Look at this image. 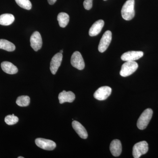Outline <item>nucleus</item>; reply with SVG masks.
<instances>
[{"instance_id": "nucleus-1", "label": "nucleus", "mask_w": 158, "mask_h": 158, "mask_svg": "<svg viewBox=\"0 0 158 158\" xmlns=\"http://www.w3.org/2000/svg\"><path fill=\"white\" fill-rule=\"evenodd\" d=\"M135 0H127L123 6L121 15L123 18L126 20H131L135 15Z\"/></svg>"}, {"instance_id": "nucleus-2", "label": "nucleus", "mask_w": 158, "mask_h": 158, "mask_svg": "<svg viewBox=\"0 0 158 158\" xmlns=\"http://www.w3.org/2000/svg\"><path fill=\"white\" fill-rule=\"evenodd\" d=\"M153 111L152 109H147L141 114L137 121V125L140 130H144L147 127L152 118Z\"/></svg>"}, {"instance_id": "nucleus-3", "label": "nucleus", "mask_w": 158, "mask_h": 158, "mask_svg": "<svg viewBox=\"0 0 158 158\" xmlns=\"http://www.w3.org/2000/svg\"><path fill=\"white\" fill-rule=\"evenodd\" d=\"M138 67V63L135 61H127L122 66L120 75L123 77L129 76L136 71Z\"/></svg>"}, {"instance_id": "nucleus-4", "label": "nucleus", "mask_w": 158, "mask_h": 158, "mask_svg": "<svg viewBox=\"0 0 158 158\" xmlns=\"http://www.w3.org/2000/svg\"><path fill=\"white\" fill-rule=\"evenodd\" d=\"M148 150V144L146 141H142L135 144L133 148V156L134 158H139L145 154Z\"/></svg>"}, {"instance_id": "nucleus-5", "label": "nucleus", "mask_w": 158, "mask_h": 158, "mask_svg": "<svg viewBox=\"0 0 158 158\" xmlns=\"http://www.w3.org/2000/svg\"><path fill=\"white\" fill-rule=\"evenodd\" d=\"M71 63L74 68L83 70L85 67V63L81 54L80 52L76 51L73 54L71 58Z\"/></svg>"}, {"instance_id": "nucleus-6", "label": "nucleus", "mask_w": 158, "mask_h": 158, "mask_svg": "<svg viewBox=\"0 0 158 158\" xmlns=\"http://www.w3.org/2000/svg\"><path fill=\"white\" fill-rule=\"evenodd\" d=\"M112 38V34L111 31H107L103 35L98 47V50L100 52L102 53L106 50L110 45Z\"/></svg>"}, {"instance_id": "nucleus-7", "label": "nucleus", "mask_w": 158, "mask_h": 158, "mask_svg": "<svg viewBox=\"0 0 158 158\" xmlns=\"http://www.w3.org/2000/svg\"><path fill=\"white\" fill-rule=\"evenodd\" d=\"M35 143L38 147L46 150H53L56 146L54 141L42 138H37L35 140Z\"/></svg>"}, {"instance_id": "nucleus-8", "label": "nucleus", "mask_w": 158, "mask_h": 158, "mask_svg": "<svg viewBox=\"0 0 158 158\" xmlns=\"http://www.w3.org/2000/svg\"><path fill=\"white\" fill-rule=\"evenodd\" d=\"M112 92V89L108 86H103L99 88L94 92V97L99 101L105 100L110 96Z\"/></svg>"}, {"instance_id": "nucleus-9", "label": "nucleus", "mask_w": 158, "mask_h": 158, "mask_svg": "<svg viewBox=\"0 0 158 158\" xmlns=\"http://www.w3.org/2000/svg\"><path fill=\"white\" fill-rule=\"evenodd\" d=\"M30 42L31 47L34 51L37 52L41 49L42 46V40L39 32L35 31L32 34L30 39Z\"/></svg>"}, {"instance_id": "nucleus-10", "label": "nucleus", "mask_w": 158, "mask_h": 158, "mask_svg": "<svg viewBox=\"0 0 158 158\" xmlns=\"http://www.w3.org/2000/svg\"><path fill=\"white\" fill-rule=\"evenodd\" d=\"M144 55V53L141 51H129L126 52L122 55L121 59L123 61H135L140 59Z\"/></svg>"}, {"instance_id": "nucleus-11", "label": "nucleus", "mask_w": 158, "mask_h": 158, "mask_svg": "<svg viewBox=\"0 0 158 158\" xmlns=\"http://www.w3.org/2000/svg\"><path fill=\"white\" fill-rule=\"evenodd\" d=\"M63 56L61 53L56 54L52 58L50 63V70L53 75L56 74L62 63Z\"/></svg>"}, {"instance_id": "nucleus-12", "label": "nucleus", "mask_w": 158, "mask_h": 158, "mask_svg": "<svg viewBox=\"0 0 158 158\" xmlns=\"http://www.w3.org/2000/svg\"><path fill=\"white\" fill-rule=\"evenodd\" d=\"M75 99V95L72 91H63L59 93V99L60 104H63L65 102L71 103L74 101Z\"/></svg>"}, {"instance_id": "nucleus-13", "label": "nucleus", "mask_w": 158, "mask_h": 158, "mask_svg": "<svg viewBox=\"0 0 158 158\" xmlns=\"http://www.w3.org/2000/svg\"><path fill=\"white\" fill-rule=\"evenodd\" d=\"M104 25V21L103 20L100 19L97 21L90 28L89 31V35L91 37H94L98 35L102 31Z\"/></svg>"}, {"instance_id": "nucleus-14", "label": "nucleus", "mask_w": 158, "mask_h": 158, "mask_svg": "<svg viewBox=\"0 0 158 158\" xmlns=\"http://www.w3.org/2000/svg\"><path fill=\"white\" fill-rule=\"evenodd\" d=\"M110 150L114 156L120 155L122 150L121 142L118 139H115L111 142L110 145Z\"/></svg>"}, {"instance_id": "nucleus-15", "label": "nucleus", "mask_w": 158, "mask_h": 158, "mask_svg": "<svg viewBox=\"0 0 158 158\" xmlns=\"http://www.w3.org/2000/svg\"><path fill=\"white\" fill-rule=\"evenodd\" d=\"M72 127L78 135L83 139H87L88 134L85 127L79 122L74 120L73 121Z\"/></svg>"}, {"instance_id": "nucleus-16", "label": "nucleus", "mask_w": 158, "mask_h": 158, "mask_svg": "<svg viewBox=\"0 0 158 158\" xmlns=\"http://www.w3.org/2000/svg\"><path fill=\"white\" fill-rule=\"evenodd\" d=\"M1 67L3 71L9 74H15L18 72V69L16 66L11 62L7 61L2 62Z\"/></svg>"}, {"instance_id": "nucleus-17", "label": "nucleus", "mask_w": 158, "mask_h": 158, "mask_svg": "<svg viewBox=\"0 0 158 158\" xmlns=\"http://www.w3.org/2000/svg\"><path fill=\"white\" fill-rule=\"evenodd\" d=\"M15 20L13 15L4 14L0 15V25L3 26H9Z\"/></svg>"}, {"instance_id": "nucleus-18", "label": "nucleus", "mask_w": 158, "mask_h": 158, "mask_svg": "<svg viewBox=\"0 0 158 158\" xmlns=\"http://www.w3.org/2000/svg\"><path fill=\"white\" fill-rule=\"evenodd\" d=\"M57 20L60 27L64 28L67 26L69 22V16L68 14L65 12H61L58 15Z\"/></svg>"}, {"instance_id": "nucleus-19", "label": "nucleus", "mask_w": 158, "mask_h": 158, "mask_svg": "<svg viewBox=\"0 0 158 158\" xmlns=\"http://www.w3.org/2000/svg\"><path fill=\"white\" fill-rule=\"evenodd\" d=\"M0 49L8 52H13L15 49V45L12 43L5 39H0Z\"/></svg>"}, {"instance_id": "nucleus-20", "label": "nucleus", "mask_w": 158, "mask_h": 158, "mask_svg": "<svg viewBox=\"0 0 158 158\" xmlns=\"http://www.w3.org/2000/svg\"><path fill=\"white\" fill-rule=\"evenodd\" d=\"M16 103L20 107L27 106L30 103V97L25 95L19 96L16 100Z\"/></svg>"}, {"instance_id": "nucleus-21", "label": "nucleus", "mask_w": 158, "mask_h": 158, "mask_svg": "<svg viewBox=\"0 0 158 158\" xmlns=\"http://www.w3.org/2000/svg\"><path fill=\"white\" fill-rule=\"evenodd\" d=\"M17 5L23 9L31 10L32 8V4L30 0H15Z\"/></svg>"}, {"instance_id": "nucleus-22", "label": "nucleus", "mask_w": 158, "mask_h": 158, "mask_svg": "<svg viewBox=\"0 0 158 158\" xmlns=\"http://www.w3.org/2000/svg\"><path fill=\"white\" fill-rule=\"evenodd\" d=\"M19 121V118L17 116H15L14 114L8 115L5 118V121L6 124L9 125H12L17 123Z\"/></svg>"}, {"instance_id": "nucleus-23", "label": "nucleus", "mask_w": 158, "mask_h": 158, "mask_svg": "<svg viewBox=\"0 0 158 158\" xmlns=\"http://www.w3.org/2000/svg\"><path fill=\"white\" fill-rule=\"evenodd\" d=\"M92 2L93 0H85L84 1L83 5L85 9L89 10L92 8V5H93Z\"/></svg>"}, {"instance_id": "nucleus-24", "label": "nucleus", "mask_w": 158, "mask_h": 158, "mask_svg": "<svg viewBox=\"0 0 158 158\" xmlns=\"http://www.w3.org/2000/svg\"><path fill=\"white\" fill-rule=\"evenodd\" d=\"M49 4L50 5H53L56 2L57 0H48Z\"/></svg>"}, {"instance_id": "nucleus-25", "label": "nucleus", "mask_w": 158, "mask_h": 158, "mask_svg": "<svg viewBox=\"0 0 158 158\" xmlns=\"http://www.w3.org/2000/svg\"><path fill=\"white\" fill-rule=\"evenodd\" d=\"M63 50H60V53H63Z\"/></svg>"}, {"instance_id": "nucleus-26", "label": "nucleus", "mask_w": 158, "mask_h": 158, "mask_svg": "<svg viewBox=\"0 0 158 158\" xmlns=\"http://www.w3.org/2000/svg\"><path fill=\"white\" fill-rule=\"evenodd\" d=\"M18 158H24L23 157L19 156L18 157Z\"/></svg>"}, {"instance_id": "nucleus-27", "label": "nucleus", "mask_w": 158, "mask_h": 158, "mask_svg": "<svg viewBox=\"0 0 158 158\" xmlns=\"http://www.w3.org/2000/svg\"><path fill=\"white\" fill-rule=\"evenodd\" d=\"M104 1H106V0H104Z\"/></svg>"}]
</instances>
